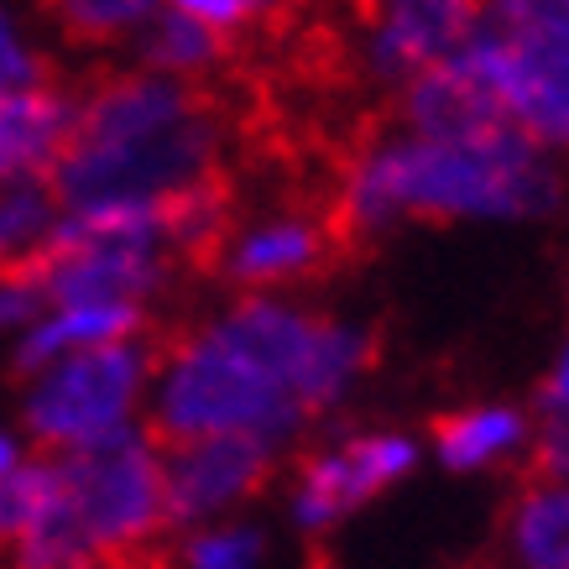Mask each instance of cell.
Returning <instances> with one entry per match:
<instances>
[{
  "mask_svg": "<svg viewBox=\"0 0 569 569\" xmlns=\"http://www.w3.org/2000/svg\"><path fill=\"white\" fill-rule=\"evenodd\" d=\"M224 104L204 84L121 69L79 94L69 147L52 168L58 204H162L224 178Z\"/></svg>",
  "mask_w": 569,
  "mask_h": 569,
  "instance_id": "1",
  "label": "cell"
},
{
  "mask_svg": "<svg viewBox=\"0 0 569 569\" xmlns=\"http://www.w3.org/2000/svg\"><path fill=\"white\" fill-rule=\"evenodd\" d=\"M565 168L518 126L476 141L377 137L346 162L329 214L350 251L402 220H549L565 209Z\"/></svg>",
  "mask_w": 569,
  "mask_h": 569,
  "instance_id": "2",
  "label": "cell"
},
{
  "mask_svg": "<svg viewBox=\"0 0 569 569\" xmlns=\"http://www.w3.org/2000/svg\"><path fill=\"white\" fill-rule=\"evenodd\" d=\"M309 423L313 418L293 402V392L214 319L183 329L157 350L152 392H147V433L157 445L236 433V439L288 449Z\"/></svg>",
  "mask_w": 569,
  "mask_h": 569,
  "instance_id": "3",
  "label": "cell"
},
{
  "mask_svg": "<svg viewBox=\"0 0 569 569\" xmlns=\"http://www.w3.org/2000/svg\"><path fill=\"white\" fill-rule=\"evenodd\" d=\"M455 63L481 79L522 137L569 152V0H486Z\"/></svg>",
  "mask_w": 569,
  "mask_h": 569,
  "instance_id": "4",
  "label": "cell"
},
{
  "mask_svg": "<svg viewBox=\"0 0 569 569\" xmlns=\"http://www.w3.org/2000/svg\"><path fill=\"white\" fill-rule=\"evenodd\" d=\"M214 325L241 350H251L293 392V402L309 418L335 413L356 392V381L377 366V335L371 329H356L346 319H329V313H309L288 298L246 293Z\"/></svg>",
  "mask_w": 569,
  "mask_h": 569,
  "instance_id": "5",
  "label": "cell"
},
{
  "mask_svg": "<svg viewBox=\"0 0 569 569\" xmlns=\"http://www.w3.org/2000/svg\"><path fill=\"white\" fill-rule=\"evenodd\" d=\"M157 340H121V346L79 350L69 361L48 366L27 381L21 397V429L42 455H69V449L100 445L110 433L137 423L147 408L157 371Z\"/></svg>",
  "mask_w": 569,
  "mask_h": 569,
  "instance_id": "6",
  "label": "cell"
},
{
  "mask_svg": "<svg viewBox=\"0 0 569 569\" xmlns=\"http://www.w3.org/2000/svg\"><path fill=\"white\" fill-rule=\"evenodd\" d=\"M418 460H423V445L408 429L335 433L298 460L293 481H288V522L309 538L335 533L371 501L387 497L392 486L408 481Z\"/></svg>",
  "mask_w": 569,
  "mask_h": 569,
  "instance_id": "7",
  "label": "cell"
},
{
  "mask_svg": "<svg viewBox=\"0 0 569 569\" xmlns=\"http://www.w3.org/2000/svg\"><path fill=\"white\" fill-rule=\"evenodd\" d=\"M356 251L346 246L329 204L272 209V214L230 224V236L214 251L209 272H220L224 282H236L246 293H267V288H288V282H313V277L335 272Z\"/></svg>",
  "mask_w": 569,
  "mask_h": 569,
  "instance_id": "8",
  "label": "cell"
},
{
  "mask_svg": "<svg viewBox=\"0 0 569 569\" xmlns=\"http://www.w3.org/2000/svg\"><path fill=\"white\" fill-rule=\"evenodd\" d=\"M178 261L152 241H121V236H69L58 230L32 288L42 309H79V303H137L147 309L168 282Z\"/></svg>",
  "mask_w": 569,
  "mask_h": 569,
  "instance_id": "9",
  "label": "cell"
},
{
  "mask_svg": "<svg viewBox=\"0 0 569 569\" xmlns=\"http://www.w3.org/2000/svg\"><path fill=\"white\" fill-rule=\"evenodd\" d=\"M282 449L261 439H189V445H162V501H168V528L189 533L204 522L241 518V507L267 491L277 476Z\"/></svg>",
  "mask_w": 569,
  "mask_h": 569,
  "instance_id": "10",
  "label": "cell"
},
{
  "mask_svg": "<svg viewBox=\"0 0 569 569\" xmlns=\"http://www.w3.org/2000/svg\"><path fill=\"white\" fill-rule=\"evenodd\" d=\"M481 11V0H381L366 21V73L402 89L466 48Z\"/></svg>",
  "mask_w": 569,
  "mask_h": 569,
  "instance_id": "11",
  "label": "cell"
},
{
  "mask_svg": "<svg viewBox=\"0 0 569 569\" xmlns=\"http://www.w3.org/2000/svg\"><path fill=\"white\" fill-rule=\"evenodd\" d=\"M397 126L418 141H476L491 131H507V110L486 94L481 79H470L455 58L439 69L413 73L397 89Z\"/></svg>",
  "mask_w": 569,
  "mask_h": 569,
  "instance_id": "12",
  "label": "cell"
},
{
  "mask_svg": "<svg viewBox=\"0 0 569 569\" xmlns=\"http://www.w3.org/2000/svg\"><path fill=\"white\" fill-rule=\"evenodd\" d=\"M152 329V313L137 303H79V309H42L11 346V371L32 381L37 371L69 361L79 350L141 340Z\"/></svg>",
  "mask_w": 569,
  "mask_h": 569,
  "instance_id": "13",
  "label": "cell"
},
{
  "mask_svg": "<svg viewBox=\"0 0 569 569\" xmlns=\"http://www.w3.org/2000/svg\"><path fill=\"white\" fill-rule=\"evenodd\" d=\"M433 460L455 476H491L528 460L533 449V413L518 402H470L455 413H439L429 423Z\"/></svg>",
  "mask_w": 569,
  "mask_h": 569,
  "instance_id": "14",
  "label": "cell"
},
{
  "mask_svg": "<svg viewBox=\"0 0 569 569\" xmlns=\"http://www.w3.org/2000/svg\"><path fill=\"white\" fill-rule=\"evenodd\" d=\"M73 116H79V94L58 84L0 94V183L52 178L58 157L69 147Z\"/></svg>",
  "mask_w": 569,
  "mask_h": 569,
  "instance_id": "15",
  "label": "cell"
},
{
  "mask_svg": "<svg viewBox=\"0 0 569 569\" xmlns=\"http://www.w3.org/2000/svg\"><path fill=\"white\" fill-rule=\"evenodd\" d=\"M497 569H569V481L528 476L497 528Z\"/></svg>",
  "mask_w": 569,
  "mask_h": 569,
  "instance_id": "16",
  "label": "cell"
},
{
  "mask_svg": "<svg viewBox=\"0 0 569 569\" xmlns=\"http://www.w3.org/2000/svg\"><path fill=\"white\" fill-rule=\"evenodd\" d=\"M63 204L52 193V178H17L0 183V282H32L58 236Z\"/></svg>",
  "mask_w": 569,
  "mask_h": 569,
  "instance_id": "17",
  "label": "cell"
},
{
  "mask_svg": "<svg viewBox=\"0 0 569 569\" xmlns=\"http://www.w3.org/2000/svg\"><path fill=\"white\" fill-rule=\"evenodd\" d=\"M137 69L141 73H162V79H178V84H204L214 69L230 63V37L209 32L199 21L178 17V11H157L137 37Z\"/></svg>",
  "mask_w": 569,
  "mask_h": 569,
  "instance_id": "18",
  "label": "cell"
},
{
  "mask_svg": "<svg viewBox=\"0 0 569 569\" xmlns=\"http://www.w3.org/2000/svg\"><path fill=\"white\" fill-rule=\"evenodd\" d=\"M173 569H277V543L257 518H220L178 538Z\"/></svg>",
  "mask_w": 569,
  "mask_h": 569,
  "instance_id": "19",
  "label": "cell"
},
{
  "mask_svg": "<svg viewBox=\"0 0 569 569\" xmlns=\"http://www.w3.org/2000/svg\"><path fill=\"white\" fill-rule=\"evenodd\" d=\"M52 27L69 42H131L162 11V0H42Z\"/></svg>",
  "mask_w": 569,
  "mask_h": 569,
  "instance_id": "20",
  "label": "cell"
},
{
  "mask_svg": "<svg viewBox=\"0 0 569 569\" xmlns=\"http://www.w3.org/2000/svg\"><path fill=\"white\" fill-rule=\"evenodd\" d=\"M52 497H58V460L52 455H32L17 470H6L0 476V549H17L48 518Z\"/></svg>",
  "mask_w": 569,
  "mask_h": 569,
  "instance_id": "21",
  "label": "cell"
},
{
  "mask_svg": "<svg viewBox=\"0 0 569 569\" xmlns=\"http://www.w3.org/2000/svg\"><path fill=\"white\" fill-rule=\"evenodd\" d=\"M48 84V58L32 42L27 21L0 0V94H17V89Z\"/></svg>",
  "mask_w": 569,
  "mask_h": 569,
  "instance_id": "22",
  "label": "cell"
},
{
  "mask_svg": "<svg viewBox=\"0 0 569 569\" xmlns=\"http://www.w3.org/2000/svg\"><path fill=\"white\" fill-rule=\"evenodd\" d=\"M533 476L569 481V413H538L533 418V449H528Z\"/></svg>",
  "mask_w": 569,
  "mask_h": 569,
  "instance_id": "23",
  "label": "cell"
},
{
  "mask_svg": "<svg viewBox=\"0 0 569 569\" xmlns=\"http://www.w3.org/2000/svg\"><path fill=\"white\" fill-rule=\"evenodd\" d=\"M168 11H178V17H189L199 21V27H209V32H220V37H236L246 32V27H257V6L251 0H162Z\"/></svg>",
  "mask_w": 569,
  "mask_h": 569,
  "instance_id": "24",
  "label": "cell"
},
{
  "mask_svg": "<svg viewBox=\"0 0 569 569\" xmlns=\"http://www.w3.org/2000/svg\"><path fill=\"white\" fill-rule=\"evenodd\" d=\"M42 313V293L32 282H0V335H21Z\"/></svg>",
  "mask_w": 569,
  "mask_h": 569,
  "instance_id": "25",
  "label": "cell"
},
{
  "mask_svg": "<svg viewBox=\"0 0 569 569\" xmlns=\"http://www.w3.org/2000/svg\"><path fill=\"white\" fill-rule=\"evenodd\" d=\"M538 413H569V340L559 350V361L549 366L543 387H538Z\"/></svg>",
  "mask_w": 569,
  "mask_h": 569,
  "instance_id": "26",
  "label": "cell"
},
{
  "mask_svg": "<svg viewBox=\"0 0 569 569\" xmlns=\"http://www.w3.org/2000/svg\"><path fill=\"white\" fill-rule=\"evenodd\" d=\"M21 460H27V455H21V439L11 429H0V476H6V470H17Z\"/></svg>",
  "mask_w": 569,
  "mask_h": 569,
  "instance_id": "27",
  "label": "cell"
},
{
  "mask_svg": "<svg viewBox=\"0 0 569 569\" xmlns=\"http://www.w3.org/2000/svg\"><path fill=\"white\" fill-rule=\"evenodd\" d=\"M356 6H361V17L371 21V17H377V6H381V0H356Z\"/></svg>",
  "mask_w": 569,
  "mask_h": 569,
  "instance_id": "28",
  "label": "cell"
},
{
  "mask_svg": "<svg viewBox=\"0 0 569 569\" xmlns=\"http://www.w3.org/2000/svg\"><path fill=\"white\" fill-rule=\"evenodd\" d=\"M481 6H486V0H481Z\"/></svg>",
  "mask_w": 569,
  "mask_h": 569,
  "instance_id": "29",
  "label": "cell"
}]
</instances>
